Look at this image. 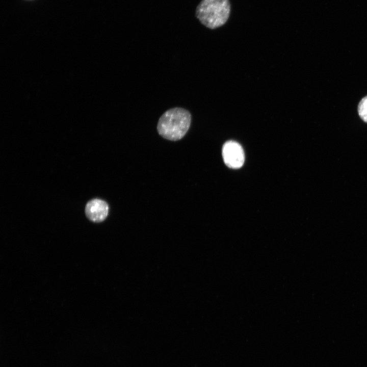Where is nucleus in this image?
Wrapping results in <instances>:
<instances>
[{
    "label": "nucleus",
    "mask_w": 367,
    "mask_h": 367,
    "mask_svg": "<svg viewBox=\"0 0 367 367\" xmlns=\"http://www.w3.org/2000/svg\"><path fill=\"white\" fill-rule=\"evenodd\" d=\"M191 121V114L188 111L180 108H173L166 111L160 117L158 132L166 139L177 141L186 135Z\"/></svg>",
    "instance_id": "nucleus-1"
},
{
    "label": "nucleus",
    "mask_w": 367,
    "mask_h": 367,
    "mask_svg": "<svg viewBox=\"0 0 367 367\" xmlns=\"http://www.w3.org/2000/svg\"><path fill=\"white\" fill-rule=\"evenodd\" d=\"M230 11L229 0H201L196 7L195 16L202 24L215 29L225 24Z\"/></svg>",
    "instance_id": "nucleus-2"
},
{
    "label": "nucleus",
    "mask_w": 367,
    "mask_h": 367,
    "mask_svg": "<svg viewBox=\"0 0 367 367\" xmlns=\"http://www.w3.org/2000/svg\"><path fill=\"white\" fill-rule=\"evenodd\" d=\"M222 153L225 164L229 168L238 169L244 164V150L241 145L237 142H226L223 146Z\"/></svg>",
    "instance_id": "nucleus-3"
},
{
    "label": "nucleus",
    "mask_w": 367,
    "mask_h": 367,
    "mask_svg": "<svg viewBox=\"0 0 367 367\" xmlns=\"http://www.w3.org/2000/svg\"><path fill=\"white\" fill-rule=\"evenodd\" d=\"M109 213L107 203L101 199H94L89 201L85 207V213L91 221L100 222L105 220Z\"/></svg>",
    "instance_id": "nucleus-4"
},
{
    "label": "nucleus",
    "mask_w": 367,
    "mask_h": 367,
    "mask_svg": "<svg viewBox=\"0 0 367 367\" xmlns=\"http://www.w3.org/2000/svg\"><path fill=\"white\" fill-rule=\"evenodd\" d=\"M358 112L360 117L367 122V96L363 97L359 102Z\"/></svg>",
    "instance_id": "nucleus-5"
}]
</instances>
